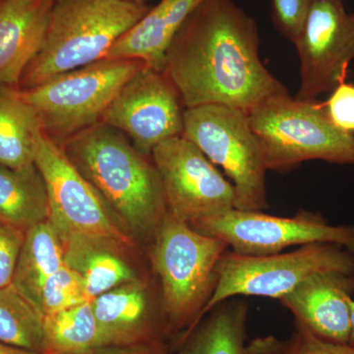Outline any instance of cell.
Masks as SVG:
<instances>
[{"label": "cell", "mask_w": 354, "mask_h": 354, "mask_svg": "<svg viewBox=\"0 0 354 354\" xmlns=\"http://www.w3.org/2000/svg\"><path fill=\"white\" fill-rule=\"evenodd\" d=\"M64 265L62 235L50 220L44 221L26 232L11 286L38 309L44 283Z\"/></svg>", "instance_id": "d6986e66"}, {"label": "cell", "mask_w": 354, "mask_h": 354, "mask_svg": "<svg viewBox=\"0 0 354 354\" xmlns=\"http://www.w3.org/2000/svg\"><path fill=\"white\" fill-rule=\"evenodd\" d=\"M203 0H160L109 50L106 58L138 60L164 71L165 53L181 26Z\"/></svg>", "instance_id": "e0dca14e"}, {"label": "cell", "mask_w": 354, "mask_h": 354, "mask_svg": "<svg viewBox=\"0 0 354 354\" xmlns=\"http://www.w3.org/2000/svg\"><path fill=\"white\" fill-rule=\"evenodd\" d=\"M39 354H169L165 342H151L133 346H104L80 353H44Z\"/></svg>", "instance_id": "f546056e"}, {"label": "cell", "mask_w": 354, "mask_h": 354, "mask_svg": "<svg viewBox=\"0 0 354 354\" xmlns=\"http://www.w3.org/2000/svg\"><path fill=\"white\" fill-rule=\"evenodd\" d=\"M91 301L44 317L46 353H80L104 346Z\"/></svg>", "instance_id": "cb8c5ba5"}, {"label": "cell", "mask_w": 354, "mask_h": 354, "mask_svg": "<svg viewBox=\"0 0 354 354\" xmlns=\"http://www.w3.org/2000/svg\"><path fill=\"white\" fill-rule=\"evenodd\" d=\"M91 301L84 279L65 264L44 283L38 305L43 316Z\"/></svg>", "instance_id": "d4e9b609"}, {"label": "cell", "mask_w": 354, "mask_h": 354, "mask_svg": "<svg viewBox=\"0 0 354 354\" xmlns=\"http://www.w3.org/2000/svg\"><path fill=\"white\" fill-rule=\"evenodd\" d=\"M35 165L46 184L48 220L62 239L100 242L118 250L131 248V239L114 221L108 205L70 162L62 146L44 132L37 146Z\"/></svg>", "instance_id": "9c48e42d"}, {"label": "cell", "mask_w": 354, "mask_h": 354, "mask_svg": "<svg viewBox=\"0 0 354 354\" xmlns=\"http://www.w3.org/2000/svg\"><path fill=\"white\" fill-rule=\"evenodd\" d=\"M349 305H351V330L348 344L354 346V298H351V301H349Z\"/></svg>", "instance_id": "d6a6232c"}, {"label": "cell", "mask_w": 354, "mask_h": 354, "mask_svg": "<svg viewBox=\"0 0 354 354\" xmlns=\"http://www.w3.org/2000/svg\"><path fill=\"white\" fill-rule=\"evenodd\" d=\"M351 15H353V18L354 19V10L353 11V12H351Z\"/></svg>", "instance_id": "e575fe53"}, {"label": "cell", "mask_w": 354, "mask_h": 354, "mask_svg": "<svg viewBox=\"0 0 354 354\" xmlns=\"http://www.w3.org/2000/svg\"><path fill=\"white\" fill-rule=\"evenodd\" d=\"M151 157L172 215L194 225L234 209V185L183 136L162 142Z\"/></svg>", "instance_id": "8fae6325"}, {"label": "cell", "mask_w": 354, "mask_h": 354, "mask_svg": "<svg viewBox=\"0 0 354 354\" xmlns=\"http://www.w3.org/2000/svg\"><path fill=\"white\" fill-rule=\"evenodd\" d=\"M239 297L216 305L183 337L177 354H244L248 304Z\"/></svg>", "instance_id": "ffe728a7"}, {"label": "cell", "mask_w": 354, "mask_h": 354, "mask_svg": "<svg viewBox=\"0 0 354 354\" xmlns=\"http://www.w3.org/2000/svg\"><path fill=\"white\" fill-rule=\"evenodd\" d=\"M62 241L65 264L82 277L91 300L138 279L118 255V249L85 239H62Z\"/></svg>", "instance_id": "7402d4cb"}, {"label": "cell", "mask_w": 354, "mask_h": 354, "mask_svg": "<svg viewBox=\"0 0 354 354\" xmlns=\"http://www.w3.org/2000/svg\"><path fill=\"white\" fill-rule=\"evenodd\" d=\"M124 1L134 2V3L146 4L147 0H124Z\"/></svg>", "instance_id": "836d02e7"}, {"label": "cell", "mask_w": 354, "mask_h": 354, "mask_svg": "<svg viewBox=\"0 0 354 354\" xmlns=\"http://www.w3.org/2000/svg\"><path fill=\"white\" fill-rule=\"evenodd\" d=\"M183 102L164 71L144 64L116 94L101 122L123 133L147 156L167 140L183 136Z\"/></svg>", "instance_id": "7c38bea8"}, {"label": "cell", "mask_w": 354, "mask_h": 354, "mask_svg": "<svg viewBox=\"0 0 354 354\" xmlns=\"http://www.w3.org/2000/svg\"><path fill=\"white\" fill-rule=\"evenodd\" d=\"M323 104L335 127L354 135V84H339Z\"/></svg>", "instance_id": "4316f807"}, {"label": "cell", "mask_w": 354, "mask_h": 354, "mask_svg": "<svg viewBox=\"0 0 354 354\" xmlns=\"http://www.w3.org/2000/svg\"><path fill=\"white\" fill-rule=\"evenodd\" d=\"M293 44L300 64L295 97L315 101L346 82L354 60V19L344 0H316Z\"/></svg>", "instance_id": "4fadbf2b"}, {"label": "cell", "mask_w": 354, "mask_h": 354, "mask_svg": "<svg viewBox=\"0 0 354 354\" xmlns=\"http://www.w3.org/2000/svg\"><path fill=\"white\" fill-rule=\"evenodd\" d=\"M167 335L183 337L199 323L218 283L225 241L202 234L167 211L152 242Z\"/></svg>", "instance_id": "3957f363"}, {"label": "cell", "mask_w": 354, "mask_h": 354, "mask_svg": "<svg viewBox=\"0 0 354 354\" xmlns=\"http://www.w3.org/2000/svg\"><path fill=\"white\" fill-rule=\"evenodd\" d=\"M48 218V192L36 165L19 169L0 165V221L27 232Z\"/></svg>", "instance_id": "44dd1931"}, {"label": "cell", "mask_w": 354, "mask_h": 354, "mask_svg": "<svg viewBox=\"0 0 354 354\" xmlns=\"http://www.w3.org/2000/svg\"><path fill=\"white\" fill-rule=\"evenodd\" d=\"M268 171L286 174L307 160L354 165V135L339 129L323 102L274 95L248 113Z\"/></svg>", "instance_id": "5b68a950"}, {"label": "cell", "mask_w": 354, "mask_h": 354, "mask_svg": "<svg viewBox=\"0 0 354 354\" xmlns=\"http://www.w3.org/2000/svg\"><path fill=\"white\" fill-rule=\"evenodd\" d=\"M164 72L185 109L220 104L248 114L288 94L261 60L256 21L232 0H203L169 44Z\"/></svg>", "instance_id": "6da1fadb"}, {"label": "cell", "mask_w": 354, "mask_h": 354, "mask_svg": "<svg viewBox=\"0 0 354 354\" xmlns=\"http://www.w3.org/2000/svg\"><path fill=\"white\" fill-rule=\"evenodd\" d=\"M0 354H39L32 353V351H26V349L15 348V346H8L0 342Z\"/></svg>", "instance_id": "1f68e13d"}, {"label": "cell", "mask_w": 354, "mask_h": 354, "mask_svg": "<svg viewBox=\"0 0 354 354\" xmlns=\"http://www.w3.org/2000/svg\"><path fill=\"white\" fill-rule=\"evenodd\" d=\"M149 9L124 0H55L43 46L21 80L22 90L104 59Z\"/></svg>", "instance_id": "277c9868"}, {"label": "cell", "mask_w": 354, "mask_h": 354, "mask_svg": "<svg viewBox=\"0 0 354 354\" xmlns=\"http://www.w3.org/2000/svg\"><path fill=\"white\" fill-rule=\"evenodd\" d=\"M43 133L38 113L21 88L0 86V165L15 169L35 165Z\"/></svg>", "instance_id": "ac0fdd59"}, {"label": "cell", "mask_w": 354, "mask_h": 354, "mask_svg": "<svg viewBox=\"0 0 354 354\" xmlns=\"http://www.w3.org/2000/svg\"><path fill=\"white\" fill-rule=\"evenodd\" d=\"M145 64L104 58L21 90L41 120L44 132L62 146L102 121L122 86Z\"/></svg>", "instance_id": "8992f818"}, {"label": "cell", "mask_w": 354, "mask_h": 354, "mask_svg": "<svg viewBox=\"0 0 354 354\" xmlns=\"http://www.w3.org/2000/svg\"><path fill=\"white\" fill-rule=\"evenodd\" d=\"M244 354H291L290 342L274 335L256 337L246 344Z\"/></svg>", "instance_id": "4dcf8cb0"}, {"label": "cell", "mask_w": 354, "mask_h": 354, "mask_svg": "<svg viewBox=\"0 0 354 354\" xmlns=\"http://www.w3.org/2000/svg\"><path fill=\"white\" fill-rule=\"evenodd\" d=\"M288 342L291 354H354L353 344L324 341L298 325Z\"/></svg>", "instance_id": "f1b7e54d"}, {"label": "cell", "mask_w": 354, "mask_h": 354, "mask_svg": "<svg viewBox=\"0 0 354 354\" xmlns=\"http://www.w3.org/2000/svg\"><path fill=\"white\" fill-rule=\"evenodd\" d=\"M316 0H271L272 19L279 34L295 41Z\"/></svg>", "instance_id": "484cf974"}, {"label": "cell", "mask_w": 354, "mask_h": 354, "mask_svg": "<svg viewBox=\"0 0 354 354\" xmlns=\"http://www.w3.org/2000/svg\"><path fill=\"white\" fill-rule=\"evenodd\" d=\"M0 342L32 353L48 351L43 314L12 286L0 288Z\"/></svg>", "instance_id": "603a6c76"}, {"label": "cell", "mask_w": 354, "mask_h": 354, "mask_svg": "<svg viewBox=\"0 0 354 354\" xmlns=\"http://www.w3.org/2000/svg\"><path fill=\"white\" fill-rule=\"evenodd\" d=\"M354 272H328L306 279L279 299L290 310L295 325L324 341L348 344Z\"/></svg>", "instance_id": "9a60e30c"}, {"label": "cell", "mask_w": 354, "mask_h": 354, "mask_svg": "<svg viewBox=\"0 0 354 354\" xmlns=\"http://www.w3.org/2000/svg\"><path fill=\"white\" fill-rule=\"evenodd\" d=\"M191 227L225 241L230 250L243 256L272 255L313 243L337 244L354 254V225H330L322 214L307 209L293 216H277L234 209Z\"/></svg>", "instance_id": "30bf717a"}, {"label": "cell", "mask_w": 354, "mask_h": 354, "mask_svg": "<svg viewBox=\"0 0 354 354\" xmlns=\"http://www.w3.org/2000/svg\"><path fill=\"white\" fill-rule=\"evenodd\" d=\"M328 272L353 274L354 254L334 243H313L291 252L243 256L228 250L218 266V283L203 312L241 297L281 299L304 281Z\"/></svg>", "instance_id": "ba28073f"}, {"label": "cell", "mask_w": 354, "mask_h": 354, "mask_svg": "<svg viewBox=\"0 0 354 354\" xmlns=\"http://www.w3.org/2000/svg\"><path fill=\"white\" fill-rule=\"evenodd\" d=\"M79 172L92 184L113 216L140 236L153 241L167 213L160 174L123 133L100 122L62 145Z\"/></svg>", "instance_id": "7a4b0ae2"}, {"label": "cell", "mask_w": 354, "mask_h": 354, "mask_svg": "<svg viewBox=\"0 0 354 354\" xmlns=\"http://www.w3.org/2000/svg\"><path fill=\"white\" fill-rule=\"evenodd\" d=\"M55 1H0V86L19 88L43 46Z\"/></svg>", "instance_id": "2e32d148"}, {"label": "cell", "mask_w": 354, "mask_h": 354, "mask_svg": "<svg viewBox=\"0 0 354 354\" xmlns=\"http://www.w3.org/2000/svg\"><path fill=\"white\" fill-rule=\"evenodd\" d=\"M26 232L0 221V288L12 285Z\"/></svg>", "instance_id": "83f0119b"}, {"label": "cell", "mask_w": 354, "mask_h": 354, "mask_svg": "<svg viewBox=\"0 0 354 354\" xmlns=\"http://www.w3.org/2000/svg\"><path fill=\"white\" fill-rule=\"evenodd\" d=\"M102 346H133L164 342L167 335L162 304L150 285L140 279L128 281L92 300Z\"/></svg>", "instance_id": "5bb4252c"}, {"label": "cell", "mask_w": 354, "mask_h": 354, "mask_svg": "<svg viewBox=\"0 0 354 354\" xmlns=\"http://www.w3.org/2000/svg\"><path fill=\"white\" fill-rule=\"evenodd\" d=\"M183 137L227 174L234 188V209H268V167L248 114L220 104L185 109Z\"/></svg>", "instance_id": "52a82bcc"}]
</instances>
